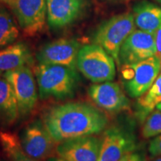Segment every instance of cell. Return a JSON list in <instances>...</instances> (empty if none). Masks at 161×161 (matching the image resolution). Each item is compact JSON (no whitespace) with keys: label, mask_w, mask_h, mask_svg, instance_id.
Masks as SVG:
<instances>
[{"label":"cell","mask_w":161,"mask_h":161,"mask_svg":"<svg viewBox=\"0 0 161 161\" xmlns=\"http://www.w3.org/2000/svg\"><path fill=\"white\" fill-rule=\"evenodd\" d=\"M43 121L57 144L79 136L98 134L109 124L105 113L84 102L52 107L43 114Z\"/></svg>","instance_id":"6da1fadb"},{"label":"cell","mask_w":161,"mask_h":161,"mask_svg":"<svg viewBox=\"0 0 161 161\" xmlns=\"http://www.w3.org/2000/svg\"><path fill=\"white\" fill-rule=\"evenodd\" d=\"M35 75L39 97L42 100H65L75 95L80 84L76 69L60 65L38 64Z\"/></svg>","instance_id":"7a4b0ae2"},{"label":"cell","mask_w":161,"mask_h":161,"mask_svg":"<svg viewBox=\"0 0 161 161\" xmlns=\"http://www.w3.org/2000/svg\"><path fill=\"white\" fill-rule=\"evenodd\" d=\"M134 14L124 13L112 17L97 28L93 35V43L102 47L111 55L119 66L121 46L135 30Z\"/></svg>","instance_id":"3957f363"},{"label":"cell","mask_w":161,"mask_h":161,"mask_svg":"<svg viewBox=\"0 0 161 161\" xmlns=\"http://www.w3.org/2000/svg\"><path fill=\"white\" fill-rule=\"evenodd\" d=\"M116 61L97 44L81 46L78 54L77 69L92 83L112 81L116 77Z\"/></svg>","instance_id":"277c9868"},{"label":"cell","mask_w":161,"mask_h":161,"mask_svg":"<svg viewBox=\"0 0 161 161\" xmlns=\"http://www.w3.org/2000/svg\"><path fill=\"white\" fill-rule=\"evenodd\" d=\"M123 86L128 96L137 98L152 86L161 71L160 58L154 55L137 63L120 66Z\"/></svg>","instance_id":"5b68a950"},{"label":"cell","mask_w":161,"mask_h":161,"mask_svg":"<svg viewBox=\"0 0 161 161\" xmlns=\"http://www.w3.org/2000/svg\"><path fill=\"white\" fill-rule=\"evenodd\" d=\"M98 161H119L137 149V139L130 126L116 124L103 131Z\"/></svg>","instance_id":"8992f818"},{"label":"cell","mask_w":161,"mask_h":161,"mask_svg":"<svg viewBox=\"0 0 161 161\" xmlns=\"http://www.w3.org/2000/svg\"><path fill=\"white\" fill-rule=\"evenodd\" d=\"M11 84L18 102L19 115L25 117L31 114L37 103L38 93L35 78L29 66H23L3 72Z\"/></svg>","instance_id":"52a82bcc"},{"label":"cell","mask_w":161,"mask_h":161,"mask_svg":"<svg viewBox=\"0 0 161 161\" xmlns=\"http://www.w3.org/2000/svg\"><path fill=\"white\" fill-rule=\"evenodd\" d=\"M19 138L23 150L31 158L42 161L54 156L57 143L43 119L31 121L23 128Z\"/></svg>","instance_id":"ba28073f"},{"label":"cell","mask_w":161,"mask_h":161,"mask_svg":"<svg viewBox=\"0 0 161 161\" xmlns=\"http://www.w3.org/2000/svg\"><path fill=\"white\" fill-rule=\"evenodd\" d=\"M8 5L25 35L33 36L43 30L47 19L46 0H14Z\"/></svg>","instance_id":"9c48e42d"},{"label":"cell","mask_w":161,"mask_h":161,"mask_svg":"<svg viewBox=\"0 0 161 161\" xmlns=\"http://www.w3.org/2000/svg\"><path fill=\"white\" fill-rule=\"evenodd\" d=\"M81 46L75 39L61 38L46 45L36 55L38 63L77 69V58Z\"/></svg>","instance_id":"30bf717a"},{"label":"cell","mask_w":161,"mask_h":161,"mask_svg":"<svg viewBox=\"0 0 161 161\" xmlns=\"http://www.w3.org/2000/svg\"><path fill=\"white\" fill-rule=\"evenodd\" d=\"M156 53L155 33L134 30L121 46L119 66L142 61Z\"/></svg>","instance_id":"8fae6325"},{"label":"cell","mask_w":161,"mask_h":161,"mask_svg":"<svg viewBox=\"0 0 161 161\" xmlns=\"http://www.w3.org/2000/svg\"><path fill=\"white\" fill-rule=\"evenodd\" d=\"M87 92L98 108L110 114L123 112L130 108L129 99L116 82L94 84L88 88Z\"/></svg>","instance_id":"7c38bea8"},{"label":"cell","mask_w":161,"mask_h":161,"mask_svg":"<svg viewBox=\"0 0 161 161\" xmlns=\"http://www.w3.org/2000/svg\"><path fill=\"white\" fill-rule=\"evenodd\" d=\"M102 139L94 135L79 136L60 142L56 154L66 161H98Z\"/></svg>","instance_id":"4fadbf2b"},{"label":"cell","mask_w":161,"mask_h":161,"mask_svg":"<svg viewBox=\"0 0 161 161\" xmlns=\"http://www.w3.org/2000/svg\"><path fill=\"white\" fill-rule=\"evenodd\" d=\"M47 22L51 29H59L75 22L86 6V0H46Z\"/></svg>","instance_id":"5bb4252c"},{"label":"cell","mask_w":161,"mask_h":161,"mask_svg":"<svg viewBox=\"0 0 161 161\" xmlns=\"http://www.w3.org/2000/svg\"><path fill=\"white\" fill-rule=\"evenodd\" d=\"M136 27L142 31L155 33L161 27V7L142 1L133 8Z\"/></svg>","instance_id":"9a60e30c"},{"label":"cell","mask_w":161,"mask_h":161,"mask_svg":"<svg viewBox=\"0 0 161 161\" xmlns=\"http://www.w3.org/2000/svg\"><path fill=\"white\" fill-rule=\"evenodd\" d=\"M33 59L26 44L17 43L0 49V70L6 72L23 66H29Z\"/></svg>","instance_id":"2e32d148"},{"label":"cell","mask_w":161,"mask_h":161,"mask_svg":"<svg viewBox=\"0 0 161 161\" xmlns=\"http://www.w3.org/2000/svg\"><path fill=\"white\" fill-rule=\"evenodd\" d=\"M20 116L18 102L11 84L4 76L0 77V121L12 125Z\"/></svg>","instance_id":"e0dca14e"},{"label":"cell","mask_w":161,"mask_h":161,"mask_svg":"<svg viewBox=\"0 0 161 161\" xmlns=\"http://www.w3.org/2000/svg\"><path fill=\"white\" fill-rule=\"evenodd\" d=\"M161 102V73L156 78L152 86L143 95L137 98L136 104V116L144 122L148 115L156 109Z\"/></svg>","instance_id":"ac0fdd59"},{"label":"cell","mask_w":161,"mask_h":161,"mask_svg":"<svg viewBox=\"0 0 161 161\" xmlns=\"http://www.w3.org/2000/svg\"><path fill=\"white\" fill-rule=\"evenodd\" d=\"M0 146L11 161H40L26 154L20 143L19 136L14 133L0 129Z\"/></svg>","instance_id":"d6986e66"},{"label":"cell","mask_w":161,"mask_h":161,"mask_svg":"<svg viewBox=\"0 0 161 161\" xmlns=\"http://www.w3.org/2000/svg\"><path fill=\"white\" fill-rule=\"evenodd\" d=\"M17 24L5 8H0V49L11 46L19 37Z\"/></svg>","instance_id":"ffe728a7"},{"label":"cell","mask_w":161,"mask_h":161,"mask_svg":"<svg viewBox=\"0 0 161 161\" xmlns=\"http://www.w3.org/2000/svg\"><path fill=\"white\" fill-rule=\"evenodd\" d=\"M161 134V111L156 109L145 119L142 128V135L149 139Z\"/></svg>","instance_id":"44dd1931"},{"label":"cell","mask_w":161,"mask_h":161,"mask_svg":"<svg viewBox=\"0 0 161 161\" xmlns=\"http://www.w3.org/2000/svg\"><path fill=\"white\" fill-rule=\"evenodd\" d=\"M148 152L152 157L161 155V134L157 136L150 141Z\"/></svg>","instance_id":"7402d4cb"},{"label":"cell","mask_w":161,"mask_h":161,"mask_svg":"<svg viewBox=\"0 0 161 161\" xmlns=\"http://www.w3.org/2000/svg\"><path fill=\"white\" fill-rule=\"evenodd\" d=\"M128 161H148V159L143 152L136 150L128 154Z\"/></svg>","instance_id":"603a6c76"},{"label":"cell","mask_w":161,"mask_h":161,"mask_svg":"<svg viewBox=\"0 0 161 161\" xmlns=\"http://www.w3.org/2000/svg\"><path fill=\"white\" fill-rule=\"evenodd\" d=\"M155 42H156V55L161 58V27L155 32Z\"/></svg>","instance_id":"cb8c5ba5"},{"label":"cell","mask_w":161,"mask_h":161,"mask_svg":"<svg viewBox=\"0 0 161 161\" xmlns=\"http://www.w3.org/2000/svg\"><path fill=\"white\" fill-rule=\"evenodd\" d=\"M46 161H66L65 160H64V159H62L61 158H60V157H55V156H53V157H51V158H49V159H47Z\"/></svg>","instance_id":"d4e9b609"},{"label":"cell","mask_w":161,"mask_h":161,"mask_svg":"<svg viewBox=\"0 0 161 161\" xmlns=\"http://www.w3.org/2000/svg\"><path fill=\"white\" fill-rule=\"evenodd\" d=\"M150 161H161V155L152 157V158L151 159Z\"/></svg>","instance_id":"484cf974"},{"label":"cell","mask_w":161,"mask_h":161,"mask_svg":"<svg viewBox=\"0 0 161 161\" xmlns=\"http://www.w3.org/2000/svg\"><path fill=\"white\" fill-rule=\"evenodd\" d=\"M12 1H14V0H0V3H5L6 5H8V4L10 3Z\"/></svg>","instance_id":"4316f807"},{"label":"cell","mask_w":161,"mask_h":161,"mask_svg":"<svg viewBox=\"0 0 161 161\" xmlns=\"http://www.w3.org/2000/svg\"><path fill=\"white\" fill-rule=\"evenodd\" d=\"M119 161H128V155H125V157H123Z\"/></svg>","instance_id":"83f0119b"},{"label":"cell","mask_w":161,"mask_h":161,"mask_svg":"<svg viewBox=\"0 0 161 161\" xmlns=\"http://www.w3.org/2000/svg\"><path fill=\"white\" fill-rule=\"evenodd\" d=\"M156 109H158L161 111V102L159 104H158V106L156 107Z\"/></svg>","instance_id":"f1b7e54d"},{"label":"cell","mask_w":161,"mask_h":161,"mask_svg":"<svg viewBox=\"0 0 161 161\" xmlns=\"http://www.w3.org/2000/svg\"><path fill=\"white\" fill-rule=\"evenodd\" d=\"M3 72H2L1 70H0V77H1V76H3Z\"/></svg>","instance_id":"f546056e"},{"label":"cell","mask_w":161,"mask_h":161,"mask_svg":"<svg viewBox=\"0 0 161 161\" xmlns=\"http://www.w3.org/2000/svg\"><path fill=\"white\" fill-rule=\"evenodd\" d=\"M157 1L158 2V3H161V0H157Z\"/></svg>","instance_id":"4dcf8cb0"},{"label":"cell","mask_w":161,"mask_h":161,"mask_svg":"<svg viewBox=\"0 0 161 161\" xmlns=\"http://www.w3.org/2000/svg\"><path fill=\"white\" fill-rule=\"evenodd\" d=\"M160 60H161V58H160Z\"/></svg>","instance_id":"1f68e13d"}]
</instances>
